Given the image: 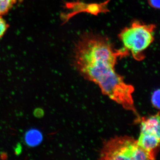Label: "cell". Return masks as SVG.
Returning <instances> with one entry per match:
<instances>
[{
  "label": "cell",
  "mask_w": 160,
  "mask_h": 160,
  "mask_svg": "<svg viewBox=\"0 0 160 160\" xmlns=\"http://www.w3.org/2000/svg\"><path fill=\"white\" fill-rule=\"evenodd\" d=\"M119 52L110 44H89L78 55L75 66L83 76L99 86L104 94L125 109L135 111L132 94L134 88L124 82L115 70Z\"/></svg>",
  "instance_id": "6da1fadb"
},
{
  "label": "cell",
  "mask_w": 160,
  "mask_h": 160,
  "mask_svg": "<svg viewBox=\"0 0 160 160\" xmlns=\"http://www.w3.org/2000/svg\"><path fill=\"white\" fill-rule=\"evenodd\" d=\"M155 26L135 22L131 25L122 29L119 38L124 49L138 61L144 58V52L154 40Z\"/></svg>",
  "instance_id": "7a4b0ae2"
},
{
  "label": "cell",
  "mask_w": 160,
  "mask_h": 160,
  "mask_svg": "<svg viewBox=\"0 0 160 160\" xmlns=\"http://www.w3.org/2000/svg\"><path fill=\"white\" fill-rule=\"evenodd\" d=\"M101 160H153L140 147L137 141L131 137H116L104 143L101 152Z\"/></svg>",
  "instance_id": "3957f363"
},
{
  "label": "cell",
  "mask_w": 160,
  "mask_h": 160,
  "mask_svg": "<svg viewBox=\"0 0 160 160\" xmlns=\"http://www.w3.org/2000/svg\"><path fill=\"white\" fill-rule=\"evenodd\" d=\"M137 144L155 159V152L159 146L160 137L146 132H140Z\"/></svg>",
  "instance_id": "277c9868"
},
{
  "label": "cell",
  "mask_w": 160,
  "mask_h": 160,
  "mask_svg": "<svg viewBox=\"0 0 160 160\" xmlns=\"http://www.w3.org/2000/svg\"><path fill=\"white\" fill-rule=\"evenodd\" d=\"M159 112L141 120V132L155 135L160 137Z\"/></svg>",
  "instance_id": "5b68a950"
},
{
  "label": "cell",
  "mask_w": 160,
  "mask_h": 160,
  "mask_svg": "<svg viewBox=\"0 0 160 160\" xmlns=\"http://www.w3.org/2000/svg\"><path fill=\"white\" fill-rule=\"evenodd\" d=\"M16 2L17 0H0V15L7 13Z\"/></svg>",
  "instance_id": "8992f818"
},
{
  "label": "cell",
  "mask_w": 160,
  "mask_h": 160,
  "mask_svg": "<svg viewBox=\"0 0 160 160\" xmlns=\"http://www.w3.org/2000/svg\"><path fill=\"white\" fill-rule=\"evenodd\" d=\"M151 102L152 105L157 109H160V89L153 92L151 97Z\"/></svg>",
  "instance_id": "52a82bcc"
},
{
  "label": "cell",
  "mask_w": 160,
  "mask_h": 160,
  "mask_svg": "<svg viewBox=\"0 0 160 160\" xmlns=\"http://www.w3.org/2000/svg\"><path fill=\"white\" fill-rule=\"evenodd\" d=\"M8 25L4 19L0 15V39L2 38L6 33L8 28Z\"/></svg>",
  "instance_id": "ba28073f"
},
{
  "label": "cell",
  "mask_w": 160,
  "mask_h": 160,
  "mask_svg": "<svg viewBox=\"0 0 160 160\" xmlns=\"http://www.w3.org/2000/svg\"><path fill=\"white\" fill-rule=\"evenodd\" d=\"M149 5L156 9H159L160 7V0H148Z\"/></svg>",
  "instance_id": "9c48e42d"
}]
</instances>
